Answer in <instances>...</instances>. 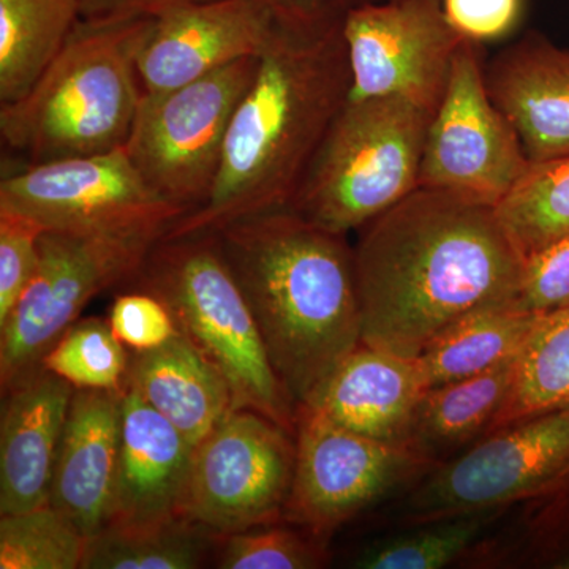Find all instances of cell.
I'll list each match as a JSON object with an SVG mask.
<instances>
[{
    "mask_svg": "<svg viewBox=\"0 0 569 569\" xmlns=\"http://www.w3.org/2000/svg\"><path fill=\"white\" fill-rule=\"evenodd\" d=\"M332 7L339 13L346 14V11L356 9V7L370 6V3L391 2V0H329Z\"/></svg>",
    "mask_w": 569,
    "mask_h": 569,
    "instance_id": "obj_38",
    "label": "cell"
},
{
    "mask_svg": "<svg viewBox=\"0 0 569 569\" xmlns=\"http://www.w3.org/2000/svg\"><path fill=\"white\" fill-rule=\"evenodd\" d=\"M217 537L178 518L151 523H107L86 539L81 569H194Z\"/></svg>",
    "mask_w": 569,
    "mask_h": 569,
    "instance_id": "obj_25",
    "label": "cell"
},
{
    "mask_svg": "<svg viewBox=\"0 0 569 569\" xmlns=\"http://www.w3.org/2000/svg\"><path fill=\"white\" fill-rule=\"evenodd\" d=\"M508 509H489L403 526L402 530L377 539L359 550L351 567L441 569L463 563L507 516Z\"/></svg>",
    "mask_w": 569,
    "mask_h": 569,
    "instance_id": "obj_26",
    "label": "cell"
},
{
    "mask_svg": "<svg viewBox=\"0 0 569 569\" xmlns=\"http://www.w3.org/2000/svg\"><path fill=\"white\" fill-rule=\"evenodd\" d=\"M565 407H569V307L539 318L516 358L511 395L492 432Z\"/></svg>",
    "mask_w": 569,
    "mask_h": 569,
    "instance_id": "obj_27",
    "label": "cell"
},
{
    "mask_svg": "<svg viewBox=\"0 0 569 569\" xmlns=\"http://www.w3.org/2000/svg\"><path fill=\"white\" fill-rule=\"evenodd\" d=\"M486 88L531 163L569 157V50L530 31L485 66Z\"/></svg>",
    "mask_w": 569,
    "mask_h": 569,
    "instance_id": "obj_16",
    "label": "cell"
},
{
    "mask_svg": "<svg viewBox=\"0 0 569 569\" xmlns=\"http://www.w3.org/2000/svg\"><path fill=\"white\" fill-rule=\"evenodd\" d=\"M279 22L263 0H209L153 20L137 69L142 92L200 80L246 58H260Z\"/></svg>",
    "mask_w": 569,
    "mask_h": 569,
    "instance_id": "obj_15",
    "label": "cell"
},
{
    "mask_svg": "<svg viewBox=\"0 0 569 569\" xmlns=\"http://www.w3.org/2000/svg\"><path fill=\"white\" fill-rule=\"evenodd\" d=\"M122 389H74L52 470L50 505L73 520L86 538L110 520L121 449Z\"/></svg>",
    "mask_w": 569,
    "mask_h": 569,
    "instance_id": "obj_17",
    "label": "cell"
},
{
    "mask_svg": "<svg viewBox=\"0 0 569 569\" xmlns=\"http://www.w3.org/2000/svg\"><path fill=\"white\" fill-rule=\"evenodd\" d=\"M77 523L51 505L0 516V569H78L86 548Z\"/></svg>",
    "mask_w": 569,
    "mask_h": 569,
    "instance_id": "obj_29",
    "label": "cell"
},
{
    "mask_svg": "<svg viewBox=\"0 0 569 569\" xmlns=\"http://www.w3.org/2000/svg\"><path fill=\"white\" fill-rule=\"evenodd\" d=\"M516 310L549 316L569 307V236L523 257Z\"/></svg>",
    "mask_w": 569,
    "mask_h": 569,
    "instance_id": "obj_33",
    "label": "cell"
},
{
    "mask_svg": "<svg viewBox=\"0 0 569 569\" xmlns=\"http://www.w3.org/2000/svg\"><path fill=\"white\" fill-rule=\"evenodd\" d=\"M0 209L29 217L44 230L153 239L186 216L146 183L126 146L26 164L0 182Z\"/></svg>",
    "mask_w": 569,
    "mask_h": 569,
    "instance_id": "obj_10",
    "label": "cell"
},
{
    "mask_svg": "<svg viewBox=\"0 0 569 569\" xmlns=\"http://www.w3.org/2000/svg\"><path fill=\"white\" fill-rule=\"evenodd\" d=\"M73 392L43 367L3 392L0 516L50 505L52 470Z\"/></svg>",
    "mask_w": 569,
    "mask_h": 569,
    "instance_id": "obj_19",
    "label": "cell"
},
{
    "mask_svg": "<svg viewBox=\"0 0 569 569\" xmlns=\"http://www.w3.org/2000/svg\"><path fill=\"white\" fill-rule=\"evenodd\" d=\"M443 10L460 36L486 43L503 39L516 28L523 0H443Z\"/></svg>",
    "mask_w": 569,
    "mask_h": 569,
    "instance_id": "obj_35",
    "label": "cell"
},
{
    "mask_svg": "<svg viewBox=\"0 0 569 569\" xmlns=\"http://www.w3.org/2000/svg\"><path fill=\"white\" fill-rule=\"evenodd\" d=\"M351 100L402 96L437 110L460 36L443 0H391L346 11L342 18Z\"/></svg>",
    "mask_w": 569,
    "mask_h": 569,
    "instance_id": "obj_14",
    "label": "cell"
},
{
    "mask_svg": "<svg viewBox=\"0 0 569 569\" xmlns=\"http://www.w3.org/2000/svg\"><path fill=\"white\" fill-rule=\"evenodd\" d=\"M108 323L123 346L133 351L156 350L181 332L168 307L137 288L116 298Z\"/></svg>",
    "mask_w": 569,
    "mask_h": 569,
    "instance_id": "obj_34",
    "label": "cell"
},
{
    "mask_svg": "<svg viewBox=\"0 0 569 569\" xmlns=\"http://www.w3.org/2000/svg\"><path fill=\"white\" fill-rule=\"evenodd\" d=\"M523 257L569 236V157L531 163L496 206Z\"/></svg>",
    "mask_w": 569,
    "mask_h": 569,
    "instance_id": "obj_28",
    "label": "cell"
},
{
    "mask_svg": "<svg viewBox=\"0 0 569 569\" xmlns=\"http://www.w3.org/2000/svg\"><path fill=\"white\" fill-rule=\"evenodd\" d=\"M159 241L44 230L39 268L0 328L2 395L41 369L44 355L97 295L133 280Z\"/></svg>",
    "mask_w": 569,
    "mask_h": 569,
    "instance_id": "obj_8",
    "label": "cell"
},
{
    "mask_svg": "<svg viewBox=\"0 0 569 569\" xmlns=\"http://www.w3.org/2000/svg\"><path fill=\"white\" fill-rule=\"evenodd\" d=\"M539 318L500 306L478 310L449 326L415 358L425 388L477 377L518 358Z\"/></svg>",
    "mask_w": 569,
    "mask_h": 569,
    "instance_id": "obj_23",
    "label": "cell"
},
{
    "mask_svg": "<svg viewBox=\"0 0 569 569\" xmlns=\"http://www.w3.org/2000/svg\"><path fill=\"white\" fill-rule=\"evenodd\" d=\"M296 406L361 346L355 247L290 208L212 233Z\"/></svg>",
    "mask_w": 569,
    "mask_h": 569,
    "instance_id": "obj_3",
    "label": "cell"
},
{
    "mask_svg": "<svg viewBox=\"0 0 569 569\" xmlns=\"http://www.w3.org/2000/svg\"><path fill=\"white\" fill-rule=\"evenodd\" d=\"M436 110L402 96L348 99L291 201L309 222L348 234L419 187Z\"/></svg>",
    "mask_w": 569,
    "mask_h": 569,
    "instance_id": "obj_6",
    "label": "cell"
},
{
    "mask_svg": "<svg viewBox=\"0 0 569 569\" xmlns=\"http://www.w3.org/2000/svg\"><path fill=\"white\" fill-rule=\"evenodd\" d=\"M126 348L108 321L80 318L44 355L41 367L74 389L116 391L123 388L129 372Z\"/></svg>",
    "mask_w": 569,
    "mask_h": 569,
    "instance_id": "obj_30",
    "label": "cell"
},
{
    "mask_svg": "<svg viewBox=\"0 0 569 569\" xmlns=\"http://www.w3.org/2000/svg\"><path fill=\"white\" fill-rule=\"evenodd\" d=\"M43 231L29 217L0 209V328L39 268Z\"/></svg>",
    "mask_w": 569,
    "mask_h": 569,
    "instance_id": "obj_32",
    "label": "cell"
},
{
    "mask_svg": "<svg viewBox=\"0 0 569 569\" xmlns=\"http://www.w3.org/2000/svg\"><path fill=\"white\" fill-rule=\"evenodd\" d=\"M81 20L80 0H0V104L36 84Z\"/></svg>",
    "mask_w": 569,
    "mask_h": 569,
    "instance_id": "obj_24",
    "label": "cell"
},
{
    "mask_svg": "<svg viewBox=\"0 0 569 569\" xmlns=\"http://www.w3.org/2000/svg\"><path fill=\"white\" fill-rule=\"evenodd\" d=\"M282 28L321 31L342 20L343 14L329 0H263Z\"/></svg>",
    "mask_w": 569,
    "mask_h": 569,
    "instance_id": "obj_37",
    "label": "cell"
},
{
    "mask_svg": "<svg viewBox=\"0 0 569 569\" xmlns=\"http://www.w3.org/2000/svg\"><path fill=\"white\" fill-rule=\"evenodd\" d=\"M203 2L209 0H80L82 18L86 20H159L171 11Z\"/></svg>",
    "mask_w": 569,
    "mask_h": 569,
    "instance_id": "obj_36",
    "label": "cell"
},
{
    "mask_svg": "<svg viewBox=\"0 0 569 569\" xmlns=\"http://www.w3.org/2000/svg\"><path fill=\"white\" fill-rule=\"evenodd\" d=\"M530 164L518 132L486 88L482 43L463 39L427 130L419 187L497 206Z\"/></svg>",
    "mask_w": 569,
    "mask_h": 569,
    "instance_id": "obj_13",
    "label": "cell"
},
{
    "mask_svg": "<svg viewBox=\"0 0 569 569\" xmlns=\"http://www.w3.org/2000/svg\"><path fill=\"white\" fill-rule=\"evenodd\" d=\"M295 462L290 430L233 410L194 447L179 515L217 538L283 522Z\"/></svg>",
    "mask_w": 569,
    "mask_h": 569,
    "instance_id": "obj_12",
    "label": "cell"
},
{
    "mask_svg": "<svg viewBox=\"0 0 569 569\" xmlns=\"http://www.w3.org/2000/svg\"><path fill=\"white\" fill-rule=\"evenodd\" d=\"M516 358L466 380L429 388L419 399L406 448L441 466L492 432L515 381Z\"/></svg>",
    "mask_w": 569,
    "mask_h": 569,
    "instance_id": "obj_22",
    "label": "cell"
},
{
    "mask_svg": "<svg viewBox=\"0 0 569 569\" xmlns=\"http://www.w3.org/2000/svg\"><path fill=\"white\" fill-rule=\"evenodd\" d=\"M282 522L238 531L219 538L217 568L317 569L328 563L326 541Z\"/></svg>",
    "mask_w": 569,
    "mask_h": 569,
    "instance_id": "obj_31",
    "label": "cell"
},
{
    "mask_svg": "<svg viewBox=\"0 0 569 569\" xmlns=\"http://www.w3.org/2000/svg\"><path fill=\"white\" fill-rule=\"evenodd\" d=\"M425 391L415 359L361 343L301 406L359 436L406 448Z\"/></svg>",
    "mask_w": 569,
    "mask_h": 569,
    "instance_id": "obj_20",
    "label": "cell"
},
{
    "mask_svg": "<svg viewBox=\"0 0 569 569\" xmlns=\"http://www.w3.org/2000/svg\"><path fill=\"white\" fill-rule=\"evenodd\" d=\"M362 228L355 260L365 346L415 359L470 313L515 305L523 254L496 206L418 187Z\"/></svg>",
    "mask_w": 569,
    "mask_h": 569,
    "instance_id": "obj_1",
    "label": "cell"
},
{
    "mask_svg": "<svg viewBox=\"0 0 569 569\" xmlns=\"http://www.w3.org/2000/svg\"><path fill=\"white\" fill-rule=\"evenodd\" d=\"M194 447L141 396L123 385L121 449L108 523L178 518Z\"/></svg>",
    "mask_w": 569,
    "mask_h": 569,
    "instance_id": "obj_18",
    "label": "cell"
},
{
    "mask_svg": "<svg viewBox=\"0 0 569 569\" xmlns=\"http://www.w3.org/2000/svg\"><path fill=\"white\" fill-rule=\"evenodd\" d=\"M295 441L283 523L326 542L367 509L406 496L436 468L406 448L359 436L306 406H298Z\"/></svg>",
    "mask_w": 569,
    "mask_h": 569,
    "instance_id": "obj_11",
    "label": "cell"
},
{
    "mask_svg": "<svg viewBox=\"0 0 569 569\" xmlns=\"http://www.w3.org/2000/svg\"><path fill=\"white\" fill-rule=\"evenodd\" d=\"M153 20L82 18L21 99L0 104V137L28 164L126 144L142 96L138 51Z\"/></svg>",
    "mask_w": 569,
    "mask_h": 569,
    "instance_id": "obj_4",
    "label": "cell"
},
{
    "mask_svg": "<svg viewBox=\"0 0 569 569\" xmlns=\"http://www.w3.org/2000/svg\"><path fill=\"white\" fill-rule=\"evenodd\" d=\"M350 88L342 20L321 31L277 26L231 119L208 200L163 238L217 233L236 220L290 208Z\"/></svg>",
    "mask_w": 569,
    "mask_h": 569,
    "instance_id": "obj_2",
    "label": "cell"
},
{
    "mask_svg": "<svg viewBox=\"0 0 569 569\" xmlns=\"http://www.w3.org/2000/svg\"><path fill=\"white\" fill-rule=\"evenodd\" d=\"M130 283L168 307L179 331L227 381L234 410L257 411L295 436L298 406L276 373L216 236L160 239Z\"/></svg>",
    "mask_w": 569,
    "mask_h": 569,
    "instance_id": "obj_5",
    "label": "cell"
},
{
    "mask_svg": "<svg viewBox=\"0 0 569 569\" xmlns=\"http://www.w3.org/2000/svg\"><path fill=\"white\" fill-rule=\"evenodd\" d=\"M260 58L163 92H142L126 151L146 183L190 212L208 200L231 119Z\"/></svg>",
    "mask_w": 569,
    "mask_h": 569,
    "instance_id": "obj_7",
    "label": "cell"
},
{
    "mask_svg": "<svg viewBox=\"0 0 569 569\" xmlns=\"http://www.w3.org/2000/svg\"><path fill=\"white\" fill-rule=\"evenodd\" d=\"M569 477V407L501 427L433 468L397 509L400 526L508 509Z\"/></svg>",
    "mask_w": 569,
    "mask_h": 569,
    "instance_id": "obj_9",
    "label": "cell"
},
{
    "mask_svg": "<svg viewBox=\"0 0 569 569\" xmlns=\"http://www.w3.org/2000/svg\"><path fill=\"white\" fill-rule=\"evenodd\" d=\"M126 383L193 447L234 410L224 378L182 332L156 350L133 351Z\"/></svg>",
    "mask_w": 569,
    "mask_h": 569,
    "instance_id": "obj_21",
    "label": "cell"
}]
</instances>
